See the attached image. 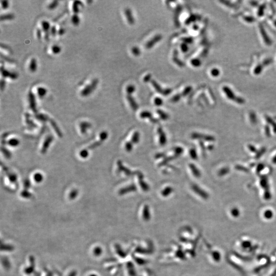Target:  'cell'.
Returning a JSON list of instances; mask_svg holds the SVG:
<instances>
[{"instance_id":"4","label":"cell","mask_w":276,"mask_h":276,"mask_svg":"<svg viewBox=\"0 0 276 276\" xmlns=\"http://www.w3.org/2000/svg\"><path fill=\"white\" fill-rule=\"evenodd\" d=\"M223 90L225 93L226 94L227 97L229 98V99H234V93L232 92V91L230 88L227 87V86H225V87H223Z\"/></svg>"},{"instance_id":"5","label":"cell","mask_w":276,"mask_h":276,"mask_svg":"<svg viewBox=\"0 0 276 276\" xmlns=\"http://www.w3.org/2000/svg\"><path fill=\"white\" fill-rule=\"evenodd\" d=\"M190 169L191 170L192 172L193 173V175L196 177H199L200 175V171L199 170L197 169V168L195 166V165L193 164H190L189 165Z\"/></svg>"},{"instance_id":"12","label":"cell","mask_w":276,"mask_h":276,"mask_svg":"<svg viewBox=\"0 0 276 276\" xmlns=\"http://www.w3.org/2000/svg\"><path fill=\"white\" fill-rule=\"evenodd\" d=\"M190 155L192 158L194 159L196 158V157H197V154H196V153L195 150H194V149H191L190 150Z\"/></svg>"},{"instance_id":"8","label":"cell","mask_w":276,"mask_h":276,"mask_svg":"<svg viewBox=\"0 0 276 276\" xmlns=\"http://www.w3.org/2000/svg\"><path fill=\"white\" fill-rule=\"evenodd\" d=\"M36 61L34 59H32L31 61L30 65V69L32 72H34L36 70Z\"/></svg>"},{"instance_id":"2","label":"cell","mask_w":276,"mask_h":276,"mask_svg":"<svg viewBox=\"0 0 276 276\" xmlns=\"http://www.w3.org/2000/svg\"><path fill=\"white\" fill-rule=\"evenodd\" d=\"M159 135V141H160V144L161 145H164L166 143V137L165 136L164 132L163 131L162 129L159 128L158 130Z\"/></svg>"},{"instance_id":"19","label":"cell","mask_w":276,"mask_h":276,"mask_svg":"<svg viewBox=\"0 0 276 276\" xmlns=\"http://www.w3.org/2000/svg\"><path fill=\"white\" fill-rule=\"evenodd\" d=\"M52 49H53V52L55 53H58L60 51V47L58 46H54Z\"/></svg>"},{"instance_id":"1","label":"cell","mask_w":276,"mask_h":276,"mask_svg":"<svg viewBox=\"0 0 276 276\" xmlns=\"http://www.w3.org/2000/svg\"><path fill=\"white\" fill-rule=\"evenodd\" d=\"M97 83H98V82H97V81L95 80V81H93L92 83H91V85L87 86L86 87H85V89H83L82 92H81V95H82L83 96H87V95H89V94L91 93L93 91V90H94L95 88L96 87Z\"/></svg>"},{"instance_id":"6","label":"cell","mask_w":276,"mask_h":276,"mask_svg":"<svg viewBox=\"0 0 276 276\" xmlns=\"http://www.w3.org/2000/svg\"><path fill=\"white\" fill-rule=\"evenodd\" d=\"M172 191H173V189L172 188L168 187L166 188L164 190H163L162 192V194L164 196H166L169 195L170 193H172Z\"/></svg>"},{"instance_id":"13","label":"cell","mask_w":276,"mask_h":276,"mask_svg":"<svg viewBox=\"0 0 276 276\" xmlns=\"http://www.w3.org/2000/svg\"><path fill=\"white\" fill-rule=\"evenodd\" d=\"M211 74L213 76H217L219 74V71L217 69H213L211 71Z\"/></svg>"},{"instance_id":"3","label":"cell","mask_w":276,"mask_h":276,"mask_svg":"<svg viewBox=\"0 0 276 276\" xmlns=\"http://www.w3.org/2000/svg\"><path fill=\"white\" fill-rule=\"evenodd\" d=\"M136 190H137V188L135 185H129L128 187H126L125 188L120 190V193L121 194H125L126 193H128L129 192L135 191Z\"/></svg>"},{"instance_id":"14","label":"cell","mask_w":276,"mask_h":276,"mask_svg":"<svg viewBox=\"0 0 276 276\" xmlns=\"http://www.w3.org/2000/svg\"><path fill=\"white\" fill-rule=\"evenodd\" d=\"M13 18V14H6V15H3V16H2L1 19L2 20V19H12V18Z\"/></svg>"},{"instance_id":"7","label":"cell","mask_w":276,"mask_h":276,"mask_svg":"<svg viewBox=\"0 0 276 276\" xmlns=\"http://www.w3.org/2000/svg\"><path fill=\"white\" fill-rule=\"evenodd\" d=\"M132 141L133 143H137L140 140V134L138 132H136L133 133V136H132Z\"/></svg>"},{"instance_id":"10","label":"cell","mask_w":276,"mask_h":276,"mask_svg":"<svg viewBox=\"0 0 276 276\" xmlns=\"http://www.w3.org/2000/svg\"><path fill=\"white\" fill-rule=\"evenodd\" d=\"M46 90L44 89V88L40 87V88H39V89H38V93H39V95L40 97L44 96V95L46 94Z\"/></svg>"},{"instance_id":"11","label":"cell","mask_w":276,"mask_h":276,"mask_svg":"<svg viewBox=\"0 0 276 276\" xmlns=\"http://www.w3.org/2000/svg\"><path fill=\"white\" fill-rule=\"evenodd\" d=\"M125 149L127 151H131L133 149V144L131 142H127L125 144Z\"/></svg>"},{"instance_id":"16","label":"cell","mask_w":276,"mask_h":276,"mask_svg":"<svg viewBox=\"0 0 276 276\" xmlns=\"http://www.w3.org/2000/svg\"><path fill=\"white\" fill-rule=\"evenodd\" d=\"M72 22L73 23V24H75V25L78 24L79 22V18L76 15L73 16L72 18Z\"/></svg>"},{"instance_id":"18","label":"cell","mask_w":276,"mask_h":276,"mask_svg":"<svg viewBox=\"0 0 276 276\" xmlns=\"http://www.w3.org/2000/svg\"><path fill=\"white\" fill-rule=\"evenodd\" d=\"M57 3H58V2L57 1L53 2L51 4H50V5L49 6V8L51 9H53L55 8L57 6Z\"/></svg>"},{"instance_id":"9","label":"cell","mask_w":276,"mask_h":276,"mask_svg":"<svg viewBox=\"0 0 276 276\" xmlns=\"http://www.w3.org/2000/svg\"><path fill=\"white\" fill-rule=\"evenodd\" d=\"M140 184L142 189H143V190H144V191H148V190L149 189V187L148 185L146 183H145L144 181L140 182Z\"/></svg>"},{"instance_id":"15","label":"cell","mask_w":276,"mask_h":276,"mask_svg":"<svg viewBox=\"0 0 276 276\" xmlns=\"http://www.w3.org/2000/svg\"><path fill=\"white\" fill-rule=\"evenodd\" d=\"M183 149L180 147H177V148H175L174 149V152L176 155H180L183 153Z\"/></svg>"},{"instance_id":"17","label":"cell","mask_w":276,"mask_h":276,"mask_svg":"<svg viewBox=\"0 0 276 276\" xmlns=\"http://www.w3.org/2000/svg\"><path fill=\"white\" fill-rule=\"evenodd\" d=\"M42 25H43V28L44 31H47L48 30L49 27L48 23L47 22H44Z\"/></svg>"},{"instance_id":"20","label":"cell","mask_w":276,"mask_h":276,"mask_svg":"<svg viewBox=\"0 0 276 276\" xmlns=\"http://www.w3.org/2000/svg\"><path fill=\"white\" fill-rule=\"evenodd\" d=\"M7 3H8V2H7V1L4 2V3H3V4H2V5H3V8H6V7L8 6V4H7Z\"/></svg>"}]
</instances>
